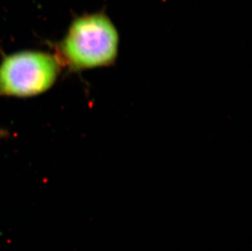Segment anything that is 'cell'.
Returning a JSON list of instances; mask_svg holds the SVG:
<instances>
[{
  "label": "cell",
  "mask_w": 252,
  "mask_h": 251,
  "mask_svg": "<svg viewBox=\"0 0 252 251\" xmlns=\"http://www.w3.org/2000/svg\"><path fill=\"white\" fill-rule=\"evenodd\" d=\"M119 42L118 31L105 15H85L69 26L56 56L72 71L107 66L116 59Z\"/></svg>",
  "instance_id": "1"
},
{
  "label": "cell",
  "mask_w": 252,
  "mask_h": 251,
  "mask_svg": "<svg viewBox=\"0 0 252 251\" xmlns=\"http://www.w3.org/2000/svg\"><path fill=\"white\" fill-rule=\"evenodd\" d=\"M56 55L22 51L5 56L0 62V97L27 98L49 90L61 73Z\"/></svg>",
  "instance_id": "2"
},
{
  "label": "cell",
  "mask_w": 252,
  "mask_h": 251,
  "mask_svg": "<svg viewBox=\"0 0 252 251\" xmlns=\"http://www.w3.org/2000/svg\"><path fill=\"white\" fill-rule=\"evenodd\" d=\"M8 135V132L7 130H3V129H0V138L6 137Z\"/></svg>",
  "instance_id": "3"
}]
</instances>
